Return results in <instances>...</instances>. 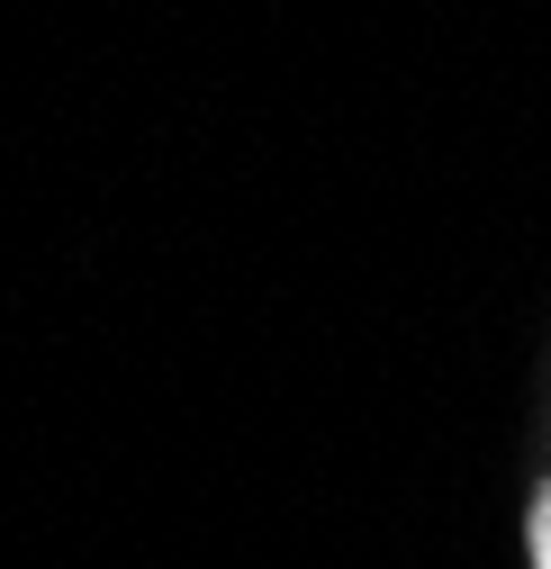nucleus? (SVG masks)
I'll return each instance as SVG.
<instances>
[{
  "instance_id": "nucleus-1",
  "label": "nucleus",
  "mask_w": 551,
  "mask_h": 569,
  "mask_svg": "<svg viewBox=\"0 0 551 569\" xmlns=\"http://www.w3.org/2000/svg\"><path fill=\"white\" fill-rule=\"evenodd\" d=\"M533 569H551V488H542V507H533Z\"/></svg>"
}]
</instances>
